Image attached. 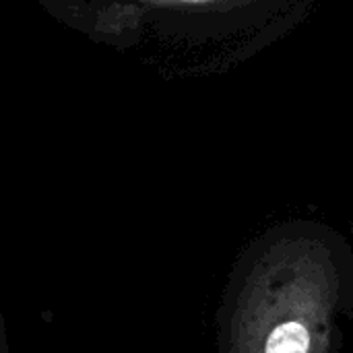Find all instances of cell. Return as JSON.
Masks as SVG:
<instances>
[{
  "label": "cell",
  "instance_id": "obj_1",
  "mask_svg": "<svg viewBox=\"0 0 353 353\" xmlns=\"http://www.w3.org/2000/svg\"><path fill=\"white\" fill-rule=\"evenodd\" d=\"M339 269L319 240H279L244 279L230 353H329Z\"/></svg>",
  "mask_w": 353,
  "mask_h": 353
},
{
  "label": "cell",
  "instance_id": "obj_2",
  "mask_svg": "<svg viewBox=\"0 0 353 353\" xmlns=\"http://www.w3.org/2000/svg\"><path fill=\"white\" fill-rule=\"evenodd\" d=\"M0 353H10V350H8V343H6V331H4L2 312H0Z\"/></svg>",
  "mask_w": 353,
  "mask_h": 353
},
{
  "label": "cell",
  "instance_id": "obj_3",
  "mask_svg": "<svg viewBox=\"0 0 353 353\" xmlns=\"http://www.w3.org/2000/svg\"><path fill=\"white\" fill-rule=\"evenodd\" d=\"M145 2H159V4H165V2H176V4H201V2H211V0H145Z\"/></svg>",
  "mask_w": 353,
  "mask_h": 353
}]
</instances>
